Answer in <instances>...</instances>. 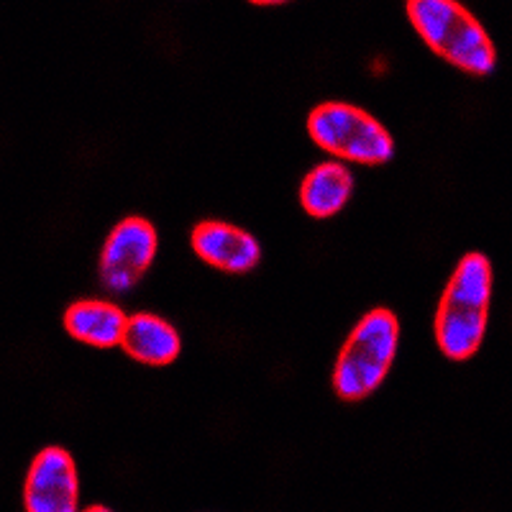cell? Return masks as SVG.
<instances>
[{
    "label": "cell",
    "mask_w": 512,
    "mask_h": 512,
    "mask_svg": "<svg viewBox=\"0 0 512 512\" xmlns=\"http://www.w3.org/2000/svg\"><path fill=\"white\" fill-rule=\"evenodd\" d=\"M492 264L469 251L456 264L436 310V344L451 361L472 359L487 336L492 303Z\"/></svg>",
    "instance_id": "cell-1"
},
{
    "label": "cell",
    "mask_w": 512,
    "mask_h": 512,
    "mask_svg": "<svg viewBox=\"0 0 512 512\" xmlns=\"http://www.w3.org/2000/svg\"><path fill=\"white\" fill-rule=\"evenodd\" d=\"M408 16L420 39L448 64L477 77H487L495 72V44L484 31V26L461 3H454V0H410Z\"/></svg>",
    "instance_id": "cell-2"
},
{
    "label": "cell",
    "mask_w": 512,
    "mask_h": 512,
    "mask_svg": "<svg viewBox=\"0 0 512 512\" xmlns=\"http://www.w3.org/2000/svg\"><path fill=\"white\" fill-rule=\"evenodd\" d=\"M400 346V320L392 310L374 308L354 326L333 369V390L341 400H367L387 379Z\"/></svg>",
    "instance_id": "cell-3"
},
{
    "label": "cell",
    "mask_w": 512,
    "mask_h": 512,
    "mask_svg": "<svg viewBox=\"0 0 512 512\" xmlns=\"http://www.w3.org/2000/svg\"><path fill=\"white\" fill-rule=\"evenodd\" d=\"M308 134L318 149L341 162L379 167L395 157L390 131L372 113L341 100L315 105L308 116Z\"/></svg>",
    "instance_id": "cell-4"
},
{
    "label": "cell",
    "mask_w": 512,
    "mask_h": 512,
    "mask_svg": "<svg viewBox=\"0 0 512 512\" xmlns=\"http://www.w3.org/2000/svg\"><path fill=\"white\" fill-rule=\"evenodd\" d=\"M159 249L157 228L146 218H123L100 251V280L111 292H128L141 282Z\"/></svg>",
    "instance_id": "cell-5"
},
{
    "label": "cell",
    "mask_w": 512,
    "mask_h": 512,
    "mask_svg": "<svg viewBox=\"0 0 512 512\" xmlns=\"http://www.w3.org/2000/svg\"><path fill=\"white\" fill-rule=\"evenodd\" d=\"M80 479L70 451L49 446L34 456L24 487L26 512H80Z\"/></svg>",
    "instance_id": "cell-6"
},
{
    "label": "cell",
    "mask_w": 512,
    "mask_h": 512,
    "mask_svg": "<svg viewBox=\"0 0 512 512\" xmlns=\"http://www.w3.org/2000/svg\"><path fill=\"white\" fill-rule=\"evenodd\" d=\"M192 251L210 267L246 274L262 262V246L244 228L223 221H203L192 228Z\"/></svg>",
    "instance_id": "cell-7"
},
{
    "label": "cell",
    "mask_w": 512,
    "mask_h": 512,
    "mask_svg": "<svg viewBox=\"0 0 512 512\" xmlns=\"http://www.w3.org/2000/svg\"><path fill=\"white\" fill-rule=\"evenodd\" d=\"M121 346L131 359L146 367H167L180 356L182 338L172 323L152 313H136L126 320Z\"/></svg>",
    "instance_id": "cell-8"
},
{
    "label": "cell",
    "mask_w": 512,
    "mask_h": 512,
    "mask_svg": "<svg viewBox=\"0 0 512 512\" xmlns=\"http://www.w3.org/2000/svg\"><path fill=\"white\" fill-rule=\"evenodd\" d=\"M128 315L108 300H77L64 313V328L72 338L95 349L121 346Z\"/></svg>",
    "instance_id": "cell-9"
},
{
    "label": "cell",
    "mask_w": 512,
    "mask_h": 512,
    "mask_svg": "<svg viewBox=\"0 0 512 512\" xmlns=\"http://www.w3.org/2000/svg\"><path fill=\"white\" fill-rule=\"evenodd\" d=\"M354 195V175L341 162H323L305 175L300 185V205L308 216L331 218L349 205Z\"/></svg>",
    "instance_id": "cell-10"
},
{
    "label": "cell",
    "mask_w": 512,
    "mask_h": 512,
    "mask_svg": "<svg viewBox=\"0 0 512 512\" xmlns=\"http://www.w3.org/2000/svg\"><path fill=\"white\" fill-rule=\"evenodd\" d=\"M82 512H111V510H108V507H103V505H93V507H88V510H82Z\"/></svg>",
    "instance_id": "cell-11"
}]
</instances>
